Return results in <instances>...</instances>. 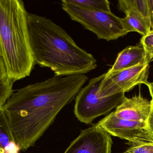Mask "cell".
I'll use <instances>...</instances> for the list:
<instances>
[{
    "instance_id": "1",
    "label": "cell",
    "mask_w": 153,
    "mask_h": 153,
    "mask_svg": "<svg viewBox=\"0 0 153 153\" xmlns=\"http://www.w3.org/2000/svg\"><path fill=\"white\" fill-rule=\"evenodd\" d=\"M88 78L85 74L54 76L14 92L3 108L20 150L33 146L57 115L76 98Z\"/></svg>"
},
{
    "instance_id": "2",
    "label": "cell",
    "mask_w": 153,
    "mask_h": 153,
    "mask_svg": "<svg viewBox=\"0 0 153 153\" xmlns=\"http://www.w3.org/2000/svg\"><path fill=\"white\" fill-rule=\"evenodd\" d=\"M27 21L36 64L51 69L56 76L85 74L96 68L94 56L51 19L28 13Z\"/></svg>"
},
{
    "instance_id": "3",
    "label": "cell",
    "mask_w": 153,
    "mask_h": 153,
    "mask_svg": "<svg viewBox=\"0 0 153 153\" xmlns=\"http://www.w3.org/2000/svg\"><path fill=\"white\" fill-rule=\"evenodd\" d=\"M21 0H0V60L15 81L29 76L36 64Z\"/></svg>"
},
{
    "instance_id": "4",
    "label": "cell",
    "mask_w": 153,
    "mask_h": 153,
    "mask_svg": "<svg viewBox=\"0 0 153 153\" xmlns=\"http://www.w3.org/2000/svg\"><path fill=\"white\" fill-rule=\"evenodd\" d=\"M61 5L71 20L94 33L98 39L113 41L128 34L123 18L111 12L90 10L68 3L66 0L62 1Z\"/></svg>"
},
{
    "instance_id": "5",
    "label": "cell",
    "mask_w": 153,
    "mask_h": 153,
    "mask_svg": "<svg viewBox=\"0 0 153 153\" xmlns=\"http://www.w3.org/2000/svg\"><path fill=\"white\" fill-rule=\"evenodd\" d=\"M105 76L104 73L91 79L76 96L74 114L81 122L90 124L97 117L108 114L119 106L126 97L125 94L101 97L98 94V88Z\"/></svg>"
},
{
    "instance_id": "6",
    "label": "cell",
    "mask_w": 153,
    "mask_h": 153,
    "mask_svg": "<svg viewBox=\"0 0 153 153\" xmlns=\"http://www.w3.org/2000/svg\"><path fill=\"white\" fill-rule=\"evenodd\" d=\"M150 62L147 61L129 68L107 75L99 85L98 93L101 97L112 96L125 94L137 85L144 84L147 86L150 69Z\"/></svg>"
},
{
    "instance_id": "7",
    "label": "cell",
    "mask_w": 153,
    "mask_h": 153,
    "mask_svg": "<svg viewBox=\"0 0 153 153\" xmlns=\"http://www.w3.org/2000/svg\"><path fill=\"white\" fill-rule=\"evenodd\" d=\"M111 136L128 140L131 146L153 144V138L146 131V123L120 119L112 112L96 124Z\"/></svg>"
},
{
    "instance_id": "8",
    "label": "cell",
    "mask_w": 153,
    "mask_h": 153,
    "mask_svg": "<svg viewBox=\"0 0 153 153\" xmlns=\"http://www.w3.org/2000/svg\"><path fill=\"white\" fill-rule=\"evenodd\" d=\"M111 135L96 124L81 131L64 153H111Z\"/></svg>"
},
{
    "instance_id": "9",
    "label": "cell",
    "mask_w": 153,
    "mask_h": 153,
    "mask_svg": "<svg viewBox=\"0 0 153 153\" xmlns=\"http://www.w3.org/2000/svg\"><path fill=\"white\" fill-rule=\"evenodd\" d=\"M151 101L141 94L131 98L125 97L123 102L112 112L118 118L146 123L151 110Z\"/></svg>"
},
{
    "instance_id": "10",
    "label": "cell",
    "mask_w": 153,
    "mask_h": 153,
    "mask_svg": "<svg viewBox=\"0 0 153 153\" xmlns=\"http://www.w3.org/2000/svg\"><path fill=\"white\" fill-rule=\"evenodd\" d=\"M147 61H149L142 45L128 46L119 53L114 64L106 74H112Z\"/></svg>"
},
{
    "instance_id": "11",
    "label": "cell",
    "mask_w": 153,
    "mask_h": 153,
    "mask_svg": "<svg viewBox=\"0 0 153 153\" xmlns=\"http://www.w3.org/2000/svg\"><path fill=\"white\" fill-rule=\"evenodd\" d=\"M19 149L14 139L5 112L3 110H0L1 153H19Z\"/></svg>"
},
{
    "instance_id": "12",
    "label": "cell",
    "mask_w": 153,
    "mask_h": 153,
    "mask_svg": "<svg viewBox=\"0 0 153 153\" xmlns=\"http://www.w3.org/2000/svg\"><path fill=\"white\" fill-rule=\"evenodd\" d=\"M124 14L123 18L125 27L128 33L136 32L142 36H146L151 31L149 23L140 15L131 11H128Z\"/></svg>"
},
{
    "instance_id": "13",
    "label": "cell",
    "mask_w": 153,
    "mask_h": 153,
    "mask_svg": "<svg viewBox=\"0 0 153 153\" xmlns=\"http://www.w3.org/2000/svg\"><path fill=\"white\" fill-rule=\"evenodd\" d=\"M118 6L119 10L124 13L128 11L137 13L150 25L148 0H120Z\"/></svg>"
},
{
    "instance_id": "14",
    "label": "cell",
    "mask_w": 153,
    "mask_h": 153,
    "mask_svg": "<svg viewBox=\"0 0 153 153\" xmlns=\"http://www.w3.org/2000/svg\"><path fill=\"white\" fill-rule=\"evenodd\" d=\"M15 82L9 76L4 63L0 60V109L3 108L14 93Z\"/></svg>"
},
{
    "instance_id": "15",
    "label": "cell",
    "mask_w": 153,
    "mask_h": 153,
    "mask_svg": "<svg viewBox=\"0 0 153 153\" xmlns=\"http://www.w3.org/2000/svg\"><path fill=\"white\" fill-rule=\"evenodd\" d=\"M68 3L87 9L103 12H111L107 0H66Z\"/></svg>"
},
{
    "instance_id": "16",
    "label": "cell",
    "mask_w": 153,
    "mask_h": 153,
    "mask_svg": "<svg viewBox=\"0 0 153 153\" xmlns=\"http://www.w3.org/2000/svg\"><path fill=\"white\" fill-rule=\"evenodd\" d=\"M140 44L146 52L149 61L153 59V31H151L140 39Z\"/></svg>"
},
{
    "instance_id": "17",
    "label": "cell",
    "mask_w": 153,
    "mask_h": 153,
    "mask_svg": "<svg viewBox=\"0 0 153 153\" xmlns=\"http://www.w3.org/2000/svg\"><path fill=\"white\" fill-rule=\"evenodd\" d=\"M121 153H153V144L131 146L126 151Z\"/></svg>"
},
{
    "instance_id": "18",
    "label": "cell",
    "mask_w": 153,
    "mask_h": 153,
    "mask_svg": "<svg viewBox=\"0 0 153 153\" xmlns=\"http://www.w3.org/2000/svg\"><path fill=\"white\" fill-rule=\"evenodd\" d=\"M151 102L152 106L146 122V131L153 138V100L151 99Z\"/></svg>"
},
{
    "instance_id": "19",
    "label": "cell",
    "mask_w": 153,
    "mask_h": 153,
    "mask_svg": "<svg viewBox=\"0 0 153 153\" xmlns=\"http://www.w3.org/2000/svg\"><path fill=\"white\" fill-rule=\"evenodd\" d=\"M149 8V19L151 31H153V0H148Z\"/></svg>"
},
{
    "instance_id": "20",
    "label": "cell",
    "mask_w": 153,
    "mask_h": 153,
    "mask_svg": "<svg viewBox=\"0 0 153 153\" xmlns=\"http://www.w3.org/2000/svg\"><path fill=\"white\" fill-rule=\"evenodd\" d=\"M148 88L149 89V93H150V95L152 97V100H153V82H149V84L147 85Z\"/></svg>"
}]
</instances>
